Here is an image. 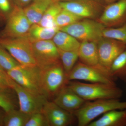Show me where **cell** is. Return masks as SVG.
<instances>
[{
	"label": "cell",
	"mask_w": 126,
	"mask_h": 126,
	"mask_svg": "<svg viewBox=\"0 0 126 126\" xmlns=\"http://www.w3.org/2000/svg\"><path fill=\"white\" fill-rule=\"evenodd\" d=\"M126 109V101L119 99H104L86 101L73 112L78 126H87L94 119L104 113L116 110Z\"/></svg>",
	"instance_id": "1"
},
{
	"label": "cell",
	"mask_w": 126,
	"mask_h": 126,
	"mask_svg": "<svg viewBox=\"0 0 126 126\" xmlns=\"http://www.w3.org/2000/svg\"><path fill=\"white\" fill-rule=\"evenodd\" d=\"M67 85L87 101L104 99H119L123 95L122 90L116 85L70 81H68Z\"/></svg>",
	"instance_id": "2"
},
{
	"label": "cell",
	"mask_w": 126,
	"mask_h": 126,
	"mask_svg": "<svg viewBox=\"0 0 126 126\" xmlns=\"http://www.w3.org/2000/svg\"><path fill=\"white\" fill-rule=\"evenodd\" d=\"M68 81L61 61L41 69V88L43 94L47 98L54 99Z\"/></svg>",
	"instance_id": "3"
},
{
	"label": "cell",
	"mask_w": 126,
	"mask_h": 126,
	"mask_svg": "<svg viewBox=\"0 0 126 126\" xmlns=\"http://www.w3.org/2000/svg\"><path fill=\"white\" fill-rule=\"evenodd\" d=\"M68 81L81 80L93 83H103L116 85V79L109 70L99 64L92 66L79 62L76 64L67 76Z\"/></svg>",
	"instance_id": "4"
},
{
	"label": "cell",
	"mask_w": 126,
	"mask_h": 126,
	"mask_svg": "<svg viewBox=\"0 0 126 126\" xmlns=\"http://www.w3.org/2000/svg\"><path fill=\"white\" fill-rule=\"evenodd\" d=\"M0 45L5 49L20 65H36L32 43L27 35L14 38L0 37Z\"/></svg>",
	"instance_id": "5"
},
{
	"label": "cell",
	"mask_w": 126,
	"mask_h": 126,
	"mask_svg": "<svg viewBox=\"0 0 126 126\" xmlns=\"http://www.w3.org/2000/svg\"><path fill=\"white\" fill-rule=\"evenodd\" d=\"M106 27L98 21L83 19L72 24L60 29L79 41L97 42L103 38Z\"/></svg>",
	"instance_id": "6"
},
{
	"label": "cell",
	"mask_w": 126,
	"mask_h": 126,
	"mask_svg": "<svg viewBox=\"0 0 126 126\" xmlns=\"http://www.w3.org/2000/svg\"><path fill=\"white\" fill-rule=\"evenodd\" d=\"M40 72L41 69L36 65H20L7 73L12 79L23 87L32 92L44 95L41 88Z\"/></svg>",
	"instance_id": "7"
},
{
	"label": "cell",
	"mask_w": 126,
	"mask_h": 126,
	"mask_svg": "<svg viewBox=\"0 0 126 126\" xmlns=\"http://www.w3.org/2000/svg\"><path fill=\"white\" fill-rule=\"evenodd\" d=\"M4 29L0 37L14 38L26 35L31 25L20 6L16 5L6 19Z\"/></svg>",
	"instance_id": "8"
},
{
	"label": "cell",
	"mask_w": 126,
	"mask_h": 126,
	"mask_svg": "<svg viewBox=\"0 0 126 126\" xmlns=\"http://www.w3.org/2000/svg\"><path fill=\"white\" fill-rule=\"evenodd\" d=\"M12 88L17 94L21 111L30 115L42 112L45 104L48 100L44 95L32 92L19 85L13 79Z\"/></svg>",
	"instance_id": "9"
},
{
	"label": "cell",
	"mask_w": 126,
	"mask_h": 126,
	"mask_svg": "<svg viewBox=\"0 0 126 126\" xmlns=\"http://www.w3.org/2000/svg\"><path fill=\"white\" fill-rule=\"evenodd\" d=\"M59 3L62 9L82 19H99L105 7L104 4L99 0H71Z\"/></svg>",
	"instance_id": "10"
},
{
	"label": "cell",
	"mask_w": 126,
	"mask_h": 126,
	"mask_svg": "<svg viewBox=\"0 0 126 126\" xmlns=\"http://www.w3.org/2000/svg\"><path fill=\"white\" fill-rule=\"evenodd\" d=\"M36 65L44 69L60 62L58 49L52 40L32 43Z\"/></svg>",
	"instance_id": "11"
},
{
	"label": "cell",
	"mask_w": 126,
	"mask_h": 126,
	"mask_svg": "<svg viewBox=\"0 0 126 126\" xmlns=\"http://www.w3.org/2000/svg\"><path fill=\"white\" fill-rule=\"evenodd\" d=\"M99 64L110 72L115 59L126 48V44L113 39L103 37L98 42Z\"/></svg>",
	"instance_id": "12"
},
{
	"label": "cell",
	"mask_w": 126,
	"mask_h": 126,
	"mask_svg": "<svg viewBox=\"0 0 126 126\" xmlns=\"http://www.w3.org/2000/svg\"><path fill=\"white\" fill-rule=\"evenodd\" d=\"M98 21L106 27H119L126 24V0L107 5Z\"/></svg>",
	"instance_id": "13"
},
{
	"label": "cell",
	"mask_w": 126,
	"mask_h": 126,
	"mask_svg": "<svg viewBox=\"0 0 126 126\" xmlns=\"http://www.w3.org/2000/svg\"><path fill=\"white\" fill-rule=\"evenodd\" d=\"M42 112L45 115L50 126H69L73 124L76 120L73 113L61 108L53 101L47 100Z\"/></svg>",
	"instance_id": "14"
},
{
	"label": "cell",
	"mask_w": 126,
	"mask_h": 126,
	"mask_svg": "<svg viewBox=\"0 0 126 126\" xmlns=\"http://www.w3.org/2000/svg\"><path fill=\"white\" fill-rule=\"evenodd\" d=\"M53 101L61 108L73 113L81 108L87 101L67 85L60 91Z\"/></svg>",
	"instance_id": "15"
},
{
	"label": "cell",
	"mask_w": 126,
	"mask_h": 126,
	"mask_svg": "<svg viewBox=\"0 0 126 126\" xmlns=\"http://www.w3.org/2000/svg\"><path fill=\"white\" fill-rule=\"evenodd\" d=\"M80 62L87 65L95 66L99 64L97 42L83 41L80 43L78 50Z\"/></svg>",
	"instance_id": "16"
},
{
	"label": "cell",
	"mask_w": 126,
	"mask_h": 126,
	"mask_svg": "<svg viewBox=\"0 0 126 126\" xmlns=\"http://www.w3.org/2000/svg\"><path fill=\"white\" fill-rule=\"evenodd\" d=\"M126 126V109L116 110L104 113L88 126Z\"/></svg>",
	"instance_id": "17"
},
{
	"label": "cell",
	"mask_w": 126,
	"mask_h": 126,
	"mask_svg": "<svg viewBox=\"0 0 126 126\" xmlns=\"http://www.w3.org/2000/svg\"><path fill=\"white\" fill-rule=\"evenodd\" d=\"M54 2L53 0H35L24 8L25 14L31 25L38 24L47 9Z\"/></svg>",
	"instance_id": "18"
},
{
	"label": "cell",
	"mask_w": 126,
	"mask_h": 126,
	"mask_svg": "<svg viewBox=\"0 0 126 126\" xmlns=\"http://www.w3.org/2000/svg\"><path fill=\"white\" fill-rule=\"evenodd\" d=\"M60 29L47 28L38 24L32 25L26 35L32 43L40 41L52 40Z\"/></svg>",
	"instance_id": "19"
},
{
	"label": "cell",
	"mask_w": 126,
	"mask_h": 126,
	"mask_svg": "<svg viewBox=\"0 0 126 126\" xmlns=\"http://www.w3.org/2000/svg\"><path fill=\"white\" fill-rule=\"evenodd\" d=\"M52 40L59 49L64 51H77L80 46L79 41L69 34L59 30Z\"/></svg>",
	"instance_id": "20"
},
{
	"label": "cell",
	"mask_w": 126,
	"mask_h": 126,
	"mask_svg": "<svg viewBox=\"0 0 126 126\" xmlns=\"http://www.w3.org/2000/svg\"><path fill=\"white\" fill-rule=\"evenodd\" d=\"M110 72L115 78L126 83V48L113 61Z\"/></svg>",
	"instance_id": "21"
},
{
	"label": "cell",
	"mask_w": 126,
	"mask_h": 126,
	"mask_svg": "<svg viewBox=\"0 0 126 126\" xmlns=\"http://www.w3.org/2000/svg\"><path fill=\"white\" fill-rule=\"evenodd\" d=\"M31 116L15 109L6 113L3 119V126H25Z\"/></svg>",
	"instance_id": "22"
},
{
	"label": "cell",
	"mask_w": 126,
	"mask_h": 126,
	"mask_svg": "<svg viewBox=\"0 0 126 126\" xmlns=\"http://www.w3.org/2000/svg\"><path fill=\"white\" fill-rule=\"evenodd\" d=\"M62 9L59 2H54L46 10L38 24L47 28H59L56 26L55 19Z\"/></svg>",
	"instance_id": "23"
},
{
	"label": "cell",
	"mask_w": 126,
	"mask_h": 126,
	"mask_svg": "<svg viewBox=\"0 0 126 126\" xmlns=\"http://www.w3.org/2000/svg\"><path fill=\"white\" fill-rule=\"evenodd\" d=\"M58 49L61 63L67 76L79 59L78 50L67 51Z\"/></svg>",
	"instance_id": "24"
},
{
	"label": "cell",
	"mask_w": 126,
	"mask_h": 126,
	"mask_svg": "<svg viewBox=\"0 0 126 126\" xmlns=\"http://www.w3.org/2000/svg\"><path fill=\"white\" fill-rule=\"evenodd\" d=\"M82 19H83L71 12L62 9L56 16L55 24L60 29L72 24Z\"/></svg>",
	"instance_id": "25"
},
{
	"label": "cell",
	"mask_w": 126,
	"mask_h": 126,
	"mask_svg": "<svg viewBox=\"0 0 126 126\" xmlns=\"http://www.w3.org/2000/svg\"><path fill=\"white\" fill-rule=\"evenodd\" d=\"M102 35L104 38L119 41L126 44V23L119 27H106Z\"/></svg>",
	"instance_id": "26"
},
{
	"label": "cell",
	"mask_w": 126,
	"mask_h": 126,
	"mask_svg": "<svg viewBox=\"0 0 126 126\" xmlns=\"http://www.w3.org/2000/svg\"><path fill=\"white\" fill-rule=\"evenodd\" d=\"M20 65L5 49L0 45V67L4 70L9 71Z\"/></svg>",
	"instance_id": "27"
},
{
	"label": "cell",
	"mask_w": 126,
	"mask_h": 126,
	"mask_svg": "<svg viewBox=\"0 0 126 126\" xmlns=\"http://www.w3.org/2000/svg\"><path fill=\"white\" fill-rule=\"evenodd\" d=\"M10 89H0V107L6 113L15 109V105L8 93Z\"/></svg>",
	"instance_id": "28"
},
{
	"label": "cell",
	"mask_w": 126,
	"mask_h": 126,
	"mask_svg": "<svg viewBox=\"0 0 126 126\" xmlns=\"http://www.w3.org/2000/svg\"><path fill=\"white\" fill-rule=\"evenodd\" d=\"M25 126H50L45 115L40 112L31 115Z\"/></svg>",
	"instance_id": "29"
},
{
	"label": "cell",
	"mask_w": 126,
	"mask_h": 126,
	"mask_svg": "<svg viewBox=\"0 0 126 126\" xmlns=\"http://www.w3.org/2000/svg\"><path fill=\"white\" fill-rule=\"evenodd\" d=\"M12 80L7 74V72L0 67V89H12Z\"/></svg>",
	"instance_id": "30"
},
{
	"label": "cell",
	"mask_w": 126,
	"mask_h": 126,
	"mask_svg": "<svg viewBox=\"0 0 126 126\" xmlns=\"http://www.w3.org/2000/svg\"><path fill=\"white\" fill-rule=\"evenodd\" d=\"M13 7L9 0H0V16L7 19Z\"/></svg>",
	"instance_id": "31"
},
{
	"label": "cell",
	"mask_w": 126,
	"mask_h": 126,
	"mask_svg": "<svg viewBox=\"0 0 126 126\" xmlns=\"http://www.w3.org/2000/svg\"><path fill=\"white\" fill-rule=\"evenodd\" d=\"M99 0L104 4H107V5H108L113 2H116L118 0Z\"/></svg>",
	"instance_id": "32"
},
{
	"label": "cell",
	"mask_w": 126,
	"mask_h": 126,
	"mask_svg": "<svg viewBox=\"0 0 126 126\" xmlns=\"http://www.w3.org/2000/svg\"><path fill=\"white\" fill-rule=\"evenodd\" d=\"M4 115L0 112V126H3V119Z\"/></svg>",
	"instance_id": "33"
},
{
	"label": "cell",
	"mask_w": 126,
	"mask_h": 126,
	"mask_svg": "<svg viewBox=\"0 0 126 126\" xmlns=\"http://www.w3.org/2000/svg\"><path fill=\"white\" fill-rule=\"evenodd\" d=\"M22 4H26L31 2L32 0H18Z\"/></svg>",
	"instance_id": "34"
},
{
	"label": "cell",
	"mask_w": 126,
	"mask_h": 126,
	"mask_svg": "<svg viewBox=\"0 0 126 126\" xmlns=\"http://www.w3.org/2000/svg\"><path fill=\"white\" fill-rule=\"evenodd\" d=\"M71 0H53L55 2H65V1H69Z\"/></svg>",
	"instance_id": "35"
},
{
	"label": "cell",
	"mask_w": 126,
	"mask_h": 126,
	"mask_svg": "<svg viewBox=\"0 0 126 126\" xmlns=\"http://www.w3.org/2000/svg\"></svg>",
	"instance_id": "36"
}]
</instances>
